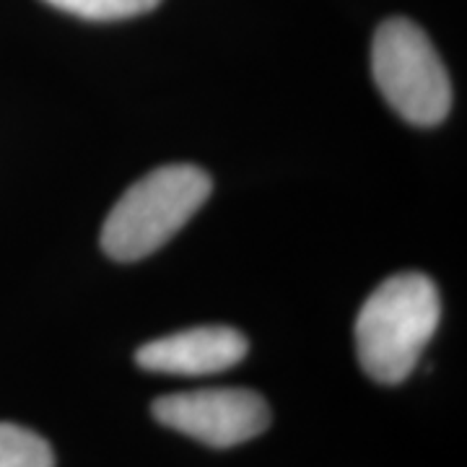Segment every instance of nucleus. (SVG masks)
Returning <instances> with one entry per match:
<instances>
[{"instance_id": "1", "label": "nucleus", "mask_w": 467, "mask_h": 467, "mask_svg": "<svg viewBox=\"0 0 467 467\" xmlns=\"http://www.w3.org/2000/svg\"><path fill=\"white\" fill-rule=\"evenodd\" d=\"M441 319L436 284L423 273H398L379 284L364 301L353 337L356 356L377 384H402L431 343Z\"/></svg>"}, {"instance_id": "2", "label": "nucleus", "mask_w": 467, "mask_h": 467, "mask_svg": "<svg viewBox=\"0 0 467 467\" xmlns=\"http://www.w3.org/2000/svg\"><path fill=\"white\" fill-rule=\"evenodd\" d=\"M213 182L201 167L169 164L122 192L101 226V250L117 263H138L164 247L211 198Z\"/></svg>"}, {"instance_id": "3", "label": "nucleus", "mask_w": 467, "mask_h": 467, "mask_svg": "<svg viewBox=\"0 0 467 467\" xmlns=\"http://www.w3.org/2000/svg\"><path fill=\"white\" fill-rule=\"evenodd\" d=\"M371 76L398 115L434 128L451 109V81L426 32L408 18H387L371 42Z\"/></svg>"}, {"instance_id": "4", "label": "nucleus", "mask_w": 467, "mask_h": 467, "mask_svg": "<svg viewBox=\"0 0 467 467\" xmlns=\"http://www.w3.org/2000/svg\"><path fill=\"white\" fill-rule=\"evenodd\" d=\"M150 413L161 426L213 450L239 447L265 434L270 426L265 398L244 387H211L164 395L153 400Z\"/></svg>"}, {"instance_id": "5", "label": "nucleus", "mask_w": 467, "mask_h": 467, "mask_svg": "<svg viewBox=\"0 0 467 467\" xmlns=\"http://www.w3.org/2000/svg\"><path fill=\"white\" fill-rule=\"evenodd\" d=\"M250 350L247 337L226 325H201L156 337L135 353V364L153 374L208 377L236 367Z\"/></svg>"}, {"instance_id": "6", "label": "nucleus", "mask_w": 467, "mask_h": 467, "mask_svg": "<svg viewBox=\"0 0 467 467\" xmlns=\"http://www.w3.org/2000/svg\"><path fill=\"white\" fill-rule=\"evenodd\" d=\"M0 467H55V451L32 429L0 423Z\"/></svg>"}, {"instance_id": "7", "label": "nucleus", "mask_w": 467, "mask_h": 467, "mask_svg": "<svg viewBox=\"0 0 467 467\" xmlns=\"http://www.w3.org/2000/svg\"><path fill=\"white\" fill-rule=\"evenodd\" d=\"M45 3L86 21H122V18L149 14L161 0H45Z\"/></svg>"}]
</instances>
